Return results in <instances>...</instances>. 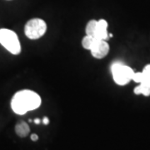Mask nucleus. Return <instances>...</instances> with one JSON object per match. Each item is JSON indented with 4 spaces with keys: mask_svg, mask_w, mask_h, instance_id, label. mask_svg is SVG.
Returning a JSON list of instances; mask_svg holds the SVG:
<instances>
[{
    "mask_svg": "<svg viewBox=\"0 0 150 150\" xmlns=\"http://www.w3.org/2000/svg\"><path fill=\"white\" fill-rule=\"evenodd\" d=\"M41 98L36 92L24 89L13 95L11 101V108L15 113L24 114L38 108L41 105Z\"/></svg>",
    "mask_w": 150,
    "mask_h": 150,
    "instance_id": "obj_1",
    "label": "nucleus"
},
{
    "mask_svg": "<svg viewBox=\"0 0 150 150\" xmlns=\"http://www.w3.org/2000/svg\"><path fill=\"white\" fill-rule=\"evenodd\" d=\"M112 79L116 84L124 86L133 79L134 71L133 69L120 62H115L111 66Z\"/></svg>",
    "mask_w": 150,
    "mask_h": 150,
    "instance_id": "obj_2",
    "label": "nucleus"
},
{
    "mask_svg": "<svg viewBox=\"0 0 150 150\" xmlns=\"http://www.w3.org/2000/svg\"><path fill=\"white\" fill-rule=\"evenodd\" d=\"M0 44L12 54L18 55L21 52V45L18 37L15 33L10 29H0Z\"/></svg>",
    "mask_w": 150,
    "mask_h": 150,
    "instance_id": "obj_3",
    "label": "nucleus"
},
{
    "mask_svg": "<svg viewBox=\"0 0 150 150\" xmlns=\"http://www.w3.org/2000/svg\"><path fill=\"white\" fill-rule=\"evenodd\" d=\"M47 31V24L41 18H32L27 22L24 27L26 37L32 40L42 38Z\"/></svg>",
    "mask_w": 150,
    "mask_h": 150,
    "instance_id": "obj_4",
    "label": "nucleus"
},
{
    "mask_svg": "<svg viewBox=\"0 0 150 150\" xmlns=\"http://www.w3.org/2000/svg\"><path fill=\"white\" fill-rule=\"evenodd\" d=\"M134 92L137 95H150V64L146 65L142 71V80L139 83V85L134 88Z\"/></svg>",
    "mask_w": 150,
    "mask_h": 150,
    "instance_id": "obj_5",
    "label": "nucleus"
},
{
    "mask_svg": "<svg viewBox=\"0 0 150 150\" xmlns=\"http://www.w3.org/2000/svg\"><path fill=\"white\" fill-rule=\"evenodd\" d=\"M109 49H110L109 45L106 40H100V39L96 38L95 43L90 49V52L93 58L102 59L107 56L109 52Z\"/></svg>",
    "mask_w": 150,
    "mask_h": 150,
    "instance_id": "obj_6",
    "label": "nucleus"
},
{
    "mask_svg": "<svg viewBox=\"0 0 150 150\" xmlns=\"http://www.w3.org/2000/svg\"><path fill=\"white\" fill-rule=\"evenodd\" d=\"M108 22L105 19L98 20V26L94 38L100 40H106L109 38V33H108Z\"/></svg>",
    "mask_w": 150,
    "mask_h": 150,
    "instance_id": "obj_7",
    "label": "nucleus"
},
{
    "mask_svg": "<svg viewBox=\"0 0 150 150\" xmlns=\"http://www.w3.org/2000/svg\"><path fill=\"white\" fill-rule=\"evenodd\" d=\"M15 132H16V134L19 137L24 138V137H26L28 134H29L30 129H29V126L28 125L27 123H25V122H19L18 123H17L16 126H15Z\"/></svg>",
    "mask_w": 150,
    "mask_h": 150,
    "instance_id": "obj_8",
    "label": "nucleus"
},
{
    "mask_svg": "<svg viewBox=\"0 0 150 150\" xmlns=\"http://www.w3.org/2000/svg\"><path fill=\"white\" fill-rule=\"evenodd\" d=\"M97 26H98V20L92 19L90 21H88L85 28L86 35H90V36L94 37L97 30Z\"/></svg>",
    "mask_w": 150,
    "mask_h": 150,
    "instance_id": "obj_9",
    "label": "nucleus"
},
{
    "mask_svg": "<svg viewBox=\"0 0 150 150\" xmlns=\"http://www.w3.org/2000/svg\"><path fill=\"white\" fill-rule=\"evenodd\" d=\"M96 38L90 35H86L85 37L83 38L82 40V46L83 48H85L87 50H90L92 47L93 46V44L95 43Z\"/></svg>",
    "mask_w": 150,
    "mask_h": 150,
    "instance_id": "obj_10",
    "label": "nucleus"
},
{
    "mask_svg": "<svg viewBox=\"0 0 150 150\" xmlns=\"http://www.w3.org/2000/svg\"><path fill=\"white\" fill-rule=\"evenodd\" d=\"M31 139H32L33 141H37V140L38 139V136L35 134H32V135H31Z\"/></svg>",
    "mask_w": 150,
    "mask_h": 150,
    "instance_id": "obj_11",
    "label": "nucleus"
},
{
    "mask_svg": "<svg viewBox=\"0 0 150 150\" xmlns=\"http://www.w3.org/2000/svg\"><path fill=\"white\" fill-rule=\"evenodd\" d=\"M43 124H45V125H48V123H49V119H48L47 117H44L43 119Z\"/></svg>",
    "mask_w": 150,
    "mask_h": 150,
    "instance_id": "obj_12",
    "label": "nucleus"
},
{
    "mask_svg": "<svg viewBox=\"0 0 150 150\" xmlns=\"http://www.w3.org/2000/svg\"><path fill=\"white\" fill-rule=\"evenodd\" d=\"M34 123H36V124H39V123H40V119H39V118L34 119Z\"/></svg>",
    "mask_w": 150,
    "mask_h": 150,
    "instance_id": "obj_13",
    "label": "nucleus"
}]
</instances>
